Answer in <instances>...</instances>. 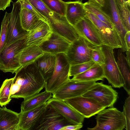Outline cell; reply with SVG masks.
Returning a JSON list of instances; mask_svg holds the SVG:
<instances>
[{
    "mask_svg": "<svg viewBox=\"0 0 130 130\" xmlns=\"http://www.w3.org/2000/svg\"><path fill=\"white\" fill-rule=\"evenodd\" d=\"M19 121V113L0 107V130H17Z\"/></svg>",
    "mask_w": 130,
    "mask_h": 130,
    "instance_id": "44dd1931",
    "label": "cell"
},
{
    "mask_svg": "<svg viewBox=\"0 0 130 130\" xmlns=\"http://www.w3.org/2000/svg\"><path fill=\"white\" fill-rule=\"evenodd\" d=\"M20 78L21 85L19 91L10 98L26 99L39 92L44 88L45 81L34 62L22 67L15 73Z\"/></svg>",
    "mask_w": 130,
    "mask_h": 130,
    "instance_id": "6da1fadb",
    "label": "cell"
},
{
    "mask_svg": "<svg viewBox=\"0 0 130 130\" xmlns=\"http://www.w3.org/2000/svg\"><path fill=\"white\" fill-rule=\"evenodd\" d=\"M123 113L126 121L125 128L126 130H130V96L125 100L123 106Z\"/></svg>",
    "mask_w": 130,
    "mask_h": 130,
    "instance_id": "e575fe53",
    "label": "cell"
},
{
    "mask_svg": "<svg viewBox=\"0 0 130 130\" xmlns=\"http://www.w3.org/2000/svg\"><path fill=\"white\" fill-rule=\"evenodd\" d=\"M71 43L65 38L53 32L48 38L39 47L44 53L56 55L61 53L66 54Z\"/></svg>",
    "mask_w": 130,
    "mask_h": 130,
    "instance_id": "ac0fdd59",
    "label": "cell"
},
{
    "mask_svg": "<svg viewBox=\"0 0 130 130\" xmlns=\"http://www.w3.org/2000/svg\"><path fill=\"white\" fill-rule=\"evenodd\" d=\"M26 39L4 47L0 54V70L5 73L13 74L22 67L20 62V53L26 45Z\"/></svg>",
    "mask_w": 130,
    "mask_h": 130,
    "instance_id": "3957f363",
    "label": "cell"
},
{
    "mask_svg": "<svg viewBox=\"0 0 130 130\" xmlns=\"http://www.w3.org/2000/svg\"><path fill=\"white\" fill-rule=\"evenodd\" d=\"M47 106V102L35 108L19 113V121L17 130H33Z\"/></svg>",
    "mask_w": 130,
    "mask_h": 130,
    "instance_id": "e0dca14e",
    "label": "cell"
},
{
    "mask_svg": "<svg viewBox=\"0 0 130 130\" xmlns=\"http://www.w3.org/2000/svg\"><path fill=\"white\" fill-rule=\"evenodd\" d=\"M85 18L90 20L98 29L101 37L103 44L114 49L121 48V40L116 29H112L93 14L87 11Z\"/></svg>",
    "mask_w": 130,
    "mask_h": 130,
    "instance_id": "7c38bea8",
    "label": "cell"
},
{
    "mask_svg": "<svg viewBox=\"0 0 130 130\" xmlns=\"http://www.w3.org/2000/svg\"><path fill=\"white\" fill-rule=\"evenodd\" d=\"M31 4L47 22L50 27L66 19L49 9L41 0H32Z\"/></svg>",
    "mask_w": 130,
    "mask_h": 130,
    "instance_id": "7402d4cb",
    "label": "cell"
},
{
    "mask_svg": "<svg viewBox=\"0 0 130 130\" xmlns=\"http://www.w3.org/2000/svg\"><path fill=\"white\" fill-rule=\"evenodd\" d=\"M124 1H130V0H123Z\"/></svg>",
    "mask_w": 130,
    "mask_h": 130,
    "instance_id": "7bdbcfd3",
    "label": "cell"
},
{
    "mask_svg": "<svg viewBox=\"0 0 130 130\" xmlns=\"http://www.w3.org/2000/svg\"><path fill=\"white\" fill-rule=\"evenodd\" d=\"M65 17L73 26L81 19L85 18L87 11L84 3L80 0L66 2Z\"/></svg>",
    "mask_w": 130,
    "mask_h": 130,
    "instance_id": "d6986e66",
    "label": "cell"
},
{
    "mask_svg": "<svg viewBox=\"0 0 130 130\" xmlns=\"http://www.w3.org/2000/svg\"><path fill=\"white\" fill-rule=\"evenodd\" d=\"M64 101L85 118H89L106 108L93 98L82 95Z\"/></svg>",
    "mask_w": 130,
    "mask_h": 130,
    "instance_id": "30bf717a",
    "label": "cell"
},
{
    "mask_svg": "<svg viewBox=\"0 0 130 130\" xmlns=\"http://www.w3.org/2000/svg\"><path fill=\"white\" fill-rule=\"evenodd\" d=\"M115 0L124 26L127 31H130V1Z\"/></svg>",
    "mask_w": 130,
    "mask_h": 130,
    "instance_id": "4316f807",
    "label": "cell"
},
{
    "mask_svg": "<svg viewBox=\"0 0 130 130\" xmlns=\"http://www.w3.org/2000/svg\"><path fill=\"white\" fill-rule=\"evenodd\" d=\"M14 77L6 79L0 88V106H2L9 104L10 98V90L14 82Z\"/></svg>",
    "mask_w": 130,
    "mask_h": 130,
    "instance_id": "f546056e",
    "label": "cell"
},
{
    "mask_svg": "<svg viewBox=\"0 0 130 130\" xmlns=\"http://www.w3.org/2000/svg\"><path fill=\"white\" fill-rule=\"evenodd\" d=\"M52 94L45 91L24 100L21 105L20 112H23L31 109L47 102L52 97Z\"/></svg>",
    "mask_w": 130,
    "mask_h": 130,
    "instance_id": "603a6c76",
    "label": "cell"
},
{
    "mask_svg": "<svg viewBox=\"0 0 130 130\" xmlns=\"http://www.w3.org/2000/svg\"><path fill=\"white\" fill-rule=\"evenodd\" d=\"M88 2L97 6L100 7L103 5L104 0H88Z\"/></svg>",
    "mask_w": 130,
    "mask_h": 130,
    "instance_id": "ab89813d",
    "label": "cell"
},
{
    "mask_svg": "<svg viewBox=\"0 0 130 130\" xmlns=\"http://www.w3.org/2000/svg\"><path fill=\"white\" fill-rule=\"evenodd\" d=\"M117 64L124 82L123 87L128 94H130V66L128 64L126 56L121 49L117 52Z\"/></svg>",
    "mask_w": 130,
    "mask_h": 130,
    "instance_id": "484cf974",
    "label": "cell"
},
{
    "mask_svg": "<svg viewBox=\"0 0 130 130\" xmlns=\"http://www.w3.org/2000/svg\"><path fill=\"white\" fill-rule=\"evenodd\" d=\"M91 59L95 63L103 66L105 63L104 57L101 46H96L93 48Z\"/></svg>",
    "mask_w": 130,
    "mask_h": 130,
    "instance_id": "836d02e7",
    "label": "cell"
},
{
    "mask_svg": "<svg viewBox=\"0 0 130 130\" xmlns=\"http://www.w3.org/2000/svg\"><path fill=\"white\" fill-rule=\"evenodd\" d=\"M96 124L90 130H123L125 128L126 121L123 112L113 106L102 110L97 114Z\"/></svg>",
    "mask_w": 130,
    "mask_h": 130,
    "instance_id": "7a4b0ae2",
    "label": "cell"
},
{
    "mask_svg": "<svg viewBox=\"0 0 130 130\" xmlns=\"http://www.w3.org/2000/svg\"><path fill=\"white\" fill-rule=\"evenodd\" d=\"M20 88V87L19 85L15 83H13L10 88V96L18 92Z\"/></svg>",
    "mask_w": 130,
    "mask_h": 130,
    "instance_id": "60d3db41",
    "label": "cell"
},
{
    "mask_svg": "<svg viewBox=\"0 0 130 130\" xmlns=\"http://www.w3.org/2000/svg\"><path fill=\"white\" fill-rule=\"evenodd\" d=\"M12 0H0V10L4 11L10 5Z\"/></svg>",
    "mask_w": 130,
    "mask_h": 130,
    "instance_id": "74e56055",
    "label": "cell"
},
{
    "mask_svg": "<svg viewBox=\"0 0 130 130\" xmlns=\"http://www.w3.org/2000/svg\"><path fill=\"white\" fill-rule=\"evenodd\" d=\"M56 61L53 72L51 77L45 81V91L52 93L70 78V64L65 53L56 55Z\"/></svg>",
    "mask_w": 130,
    "mask_h": 130,
    "instance_id": "277c9868",
    "label": "cell"
},
{
    "mask_svg": "<svg viewBox=\"0 0 130 130\" xmlns=\"http://www.w3.org/2000/svg\"><path fill=\"white\" fill-rule=\"evenodd\" d=\"M96 81H81L69 79L52 93V97L64 100L82 95L93 88Z\"/></svg>",
    "mask_w": 130,
    "mask_h": 130,
    "instance_id": "8992f818",
    "label": "cell"
},
{
    "mask_svg": "<svg viewBox=\"0 0 130 130\" xmlns=\"http://www.w3.org/2000/svg\"><path fill=\"white\" fill-rule=\"evenodd\" d=\"M48 105L54 109L72 124H82L85 118L64 100L51 98Z\"/></svg>",
    "mask_w": 130,
    "mask_h": 130,
    "instance_id": "5bb4252c",
    "label": "cell"
},
{
    "mask_svg": "<svg viewBox=\"0 0 130 130\" xmlns=\"http://www.w3.org/2000/svg\"><path fill=\"white\" fill-rule=\"evenodd\" d=\"M20 17L22 27L24 29L28 31L40 19L32 11L22 8L20 11Z\"/></svg>",
    "mask_w": 130,
    "mask_h": 130,
    "instance_id": "83f0119b",
    "label": "cell"
},
{
    "mask_svg": "<svg viewBox=\"0 0 130 130\" xmlns=\"http://www.w3.org/2000/svg\"><path fill=\"white\" fill-rule=\"evenodd\" d=\"M52 32L47 22L40 19L29 31L26 39L25 44L26 45L39 46L48 38Z\"/></svg>",
    "mask_w": 130,
    "mask_h": 130,
    "instance_id": "2e32d148",
    "label": "cell"
},
{
    "mask_svg": "<svg viewBox=\"0 0 130 130\" xmlns=\"http://www.w3.org/2000/svg\"><path fill=\"white\" fill-rule=\"evenodd\" d=\"M21 8V4L18 1L13 3V7L8 25L5 46L20 40L26 39L28 35L29 31L24 29L21 24L20 17Z\"/></svg>",
    "mask_w": 130,
    "mask_h": 130,
    "instance_id": "ba28073f",
    "label": "cell"
},
{
    "mask_svg": "<svg viewBox=\"0 0 130 130\" xmlns=\"http://www.w3.org/2000/svg\"><path fill=\"white\" fill-rule=\"evenodd\" d=\"M56 61V55L45 53L34 62L45 81L52 75L54 70Z\"/></svg>",
    "mask_w": 130,
    "mask_h": 130,
    "instance_id": "ffe728a7",
    "label": "cell"
},
{
    "mask_svg": "<svg viewBox=\"0 0 130 130\" xmlns=\"http://www.w3.org/2000/svg\"><path fill=\"white\" fill-rule=\"evenodd\" d=\"M52 11L65 17L66 2L62 0H41Z\"/></svg>",
    "mask_w": 130,
    "mask_h": 130,
    "instance_id": "4dcf8cb0",
    "label": "cell"
},
{
    "mask_svg": "<svg viewBox=\"0 0 130 130\" xmlns=\"http://www.w3.org/2000/svg\"><path fill=\"white\" fill-rule=\"evenodd\" d=\"M126 61L128 64L130 66V50H126Z\"/></svg>",
    "mask_w": 130,
    "mask_h": 130,
    "instance_id": "b9f144b4",
    "label": "cell"
},
{
    "mask_svg": "<svg viewBox=\"0 0 130 130\" xmlns=\"http://www.w3.org/2000/svg\"><path fill=\"white\" fill-rule=\"evenodd\" d=\"M124 40L127 50H130V31H127L126 33Z\"/></svg>",
    "mask_w": 130,
    "mask_h": 130,
    "instance_id": "f35d334b",
    "label": "cell"
},
{
    "mask_svg": "<svg viewBox=\"0 0 130 130\" xmlns=\"http://www.w3.org/2000/svg\"><path fill=\"white\" fill-rule=\"evenodd\" d=\"M118 93L111 85L97 83L92 89L82 96L92 98L102 105L107 107L113 106L118 97Z\"/></svg>",
    "mask_w": 130,
    "mask_h": 130,
    "instance_id": "9c48e42d",
    "label": "cell"
},
{
    "mask_svg": "<svg viewBox=\"0 0 130 130\" xmlns=\"http://www.w3.org/2000/svg\"><path fill=\"white\" fill-rule=\"evenodd\" d=\"M95 46L83 37L71 43L66 54L71 65L82 63L91 60V54Z\"/></svg>",
    "mask_w": 130,
    "mask_h": 130,
    "instance_id": "52a82bcc",
    "label": "cell"
},
{
    "mask_svg": "<svg viewBox=\"0 0 130 130\" xmlns=\"http://www.w3.org/2000/svg\"><path fill=\"white\" fill-rule=\"evenodd\" d=\"M101 47L105 62L102 66L105 78L113 87H123L124 82L115 59L114 48L104 44Z\"/></svg>",
    "mask_w": 130,
    "mask_h": 130,
    "instance_id": "5b68a950",
    "label": "cell"
},
{
    "mask_svg": "<svg viewBox=\"0 0 130 130\" xmlns=\"http://www.w3.org/2000/svg\"><path fill=\"white\" fill-rule=\"evenodd\" d=\"M44 53L39 46L26 45L20 52V63L24 66L34 62Z\"/></svg>",
    "mask_w": 130,
    "mask_h": 130,
    "instance_id": "d4e9b609",
    "label": "cell"
},
{
    "mask_svg": "<svg viewBox=\"0 0 130 130\" xmlns=\"http://www.w3.org/2000/svg\"><path fill=\"white\" fill-rule=\"evenodd\" d=\"M70 125L72 124L48 105L33 130H60L63 127Z\"/></svg>",
    "mask_w": 130,
    "mask_h": 130,
    "instance_id": "8fae6325",
    "label": "cell"
},
{
    "mask_svg": "<svg viewBox=\"0 0 130 130\" xmlns=\"http://www.w3.org/2000/svg\"><path fill=\"white\" fill-rule=\"evenodd\" d=\"M105 78L103 66L95 63L89 69L79 74L73 76V80L88 81L103 80Z\"/></svg>",
    "mask_w": 130,
    "mask_h": 130,
    "instance_id": "cb8c5ba5",
    "label": "cell"
},
{
    "mask_svg": "<svg viewBox=\"0 0 130 130\" xmlns=\"http://www.w3.org/2000/svg\"><path fill=\"white\" fill-rule=\"evenodd\" d=\"M85 9L87 11L93 14L99 20L105 23L112 29H116L109 18L100 8L88 2L84 3Z\"/></svg>",
    "mask_w": 130,
    "mask_h": 130,
    "instance_id": "f1b7e54d",
    "label": "cell"
},
{
    "mask_svg": "<svg viewBox=\"0 0 130 130\" xmlns=\"http://www.w3.org/2000/svg\"><path fill=\"white\" fill-rule=\"evenodd\" d=\"M83 126L82 124L77 125H70L63 127L60 130H78L82 128Z\"/></svg>",
    "mask_w": 130,
    "mask_h": 130,
    "instance_id": "8d00e7d4",
    "label": "cell"
},
{
    "mask_svg": "<svg viewBox=\"0 0 130 130\" xmlns=\"http://www.w3.org/2000/svg\"><path fill=\"white\" fill-rule=\"evenodd\" d=\"M17 1L20 3L21 8H25L31 11L35 14L40 19L46 21L27 0H17Z\"/></svg>",
    "mask_w": 130,
    "mask_h": 130,
    "instance_id": "d590c367",
    "label": "cell"
},
{
    "mask_svg": "<svg viewBox=\"0 0 130 130\" xmlns=\"http://www.w3.org/2000/svg\"><path fill=\"white\" fill-rule=\"evenodd\" d=\"M73 26L79 36L94 46H101L103 44L102 39L98 31L88 19L84 18L81 19Z\"/></svg>",
    "mask_w": 130,
    "mask_h": 130,
    "instance_id": "9a60e30c",
    "label": "cell"
},
{
    "mask_svg": "<svg viewBox=\"0 0 130 130\" xmlns=\"http://www.w3.org/2000/svg\"><path fill=\"white\" fill-rule=\"evenodd\" d=\"M95 63L92 60L86 62L70 65L69 76H74L85 71L92 66Z\"/></svg>",
    "mask_w": 130,
    "mask_h": 130,
    "instance_id": "d6a6232c",
    "label": "cell"
},
{
    "mask_svg": "<svg viewBox=\"0 0 130 130\" xmlns=\"http://www.w3.org/2000/svg\"><path fill=\"white\" fill-rule=\"evenodd\" d=\"M11 13L6 12L2 22L0 33V54L5 46L8 31V25Z\"/></svg>",
    "mask_w": 130,
    "mask_h": 130,
    "instance_id": "1f68e13d",
    "label": "cell"
},
{
    "mask_svg": "<svg viewBox=\"0 0 130 130\" xmlns=\"http://www.w3.org/2000/svg\"><path fill=\"white\" fill-rule=\"evenodd\" d=\"M101 10L109 18L114 25L120 38L122 47L121 49L124 52L126 48L124 37L127 32L121 19L115 0H104L103 6L99 7Z\"/></svg>",
    "mask_w": 130,
    "mask_h": 130,
    "instance_id": "4fadbf2b",
    "label": "cell"
}]
</instances>
